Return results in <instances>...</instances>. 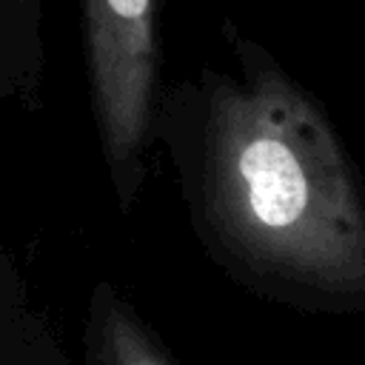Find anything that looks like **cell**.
I'll list each match as a JSON object with an SVG mask.
<instances>
[{
  "label": "cell",
  "instance_id": "1",
  "mask_svg": "<svg viewBox=\"0 0 365 365\" xmlns=\"http://www.w3.org/2000/svg\"><path fill=\"white\" fill-rule=\"evenodd\" d=\"M220 31L237 71L163 83L154 111L200 248L265 302L365 314V180L342 134L277 54L234 20Z\"/></svg>",
  "mask_w": 365,
  "mask_h": 365
},
{
  "label": "cell",
  "instance_id": "2",
  "mask_svg": "<svg viewBox=\"0 0 365 365\" xmlns=\"http://www.w3.org/2000/svg\"><path fill=\"white\" fill-rule=\"evenodd\" d=\"M94 128L120 214L145 185L163 88L160 0H80Z\"/></svg>",
  "mask_w": 365,
  "mask_h": 365
},
{
  "label": "cell",
  "instance_id": "3",
  "mask_svg": "<svg viewBox=\"0 0 365 365\" xmlns=\"http://www.w3.org/2000/svg\"><path fill=\"white\" fill-rule=\"evenodd\" d=\"M83 365H180V359L120 288L100 279L86 308Z\"/></svg>",
  "mask_w": 365,
  "mask_h": 365
},
{
  "label": "cell",
  "instance_id": "4",
  "mask_svg": "<svg viewBox=\"0 0 365 365\" xmlns=\"http://www.w3.org/2000/svg\"><path fill=\"white\" fill-rule=\"evenodd\" d=\"M43 68V0H0V103L37 106Z\"/></svg>",
  "mask_w": 365,
  "mask_h": 365
},
{
  "label": "cell",
  "instance_id": "5",
  "mask_svg": "<svg viewBox=\"0 0 365 365\" xmlns=\"http://www.w3.org/2000/svg\"><path fill=\"white\" fill-rule=\"evenodd\" d=\"M0 365H71L48 317L31 305L14 259L0 268Z\"/></svg>",
  "mask_w": 365,
  "mask_h": 365
},
{
  "label": "cell",
  "instance_id": "6",
  "mask_svg": "<svg viewBox=\"0 0 365 365\" xmlns=\"http://www.w3.org/2000/svg\"><path fill=\"white\" fill-rule=\"evenodd\" d=\"M9 259H11V257H9V254H6V251H3V245H0V268H3V265H6V262H9Z\"/></svg>",
  "mask_w": 365,
  "mask_h": 365
}]
</instances>
